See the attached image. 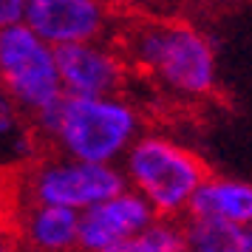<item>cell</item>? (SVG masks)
<instances>
[{
    "label": "cell",
    "mask_w": 252,
    "mask_h": 252,
    "mask_svg": "<svg viewBox=\"0 0 252 252\" xmlns=\"http://www.w3.org/2000/svg\"><path fill=\"white\" fill-rule=\"evenodd\" d=\"M136 65L182 96H207L218 82L216 48L204 32L179 20L139 23L127 34Z\"/></svg>",
    "instance_id": "2"
},
{
    "label": "cell",
    "mask_w": 252,
    "mask_h": 252,
    "mask_svg": "<svg viewBox=\"0 0 252 252\" xmlns=\"http://www.w3.org/2000/svg\"><path fill=\"white\" fill-rule=\"evenodd\" d=\"M0 82L23 114L37 116L63 96L57 51L26 23L0 32Z\"/></svg>",
    "instance_id": "4"
},
{
    "label": "cell",
    "mask_w": 252,
    "mask_h": 252,
    "mask_svg": "<svg viewBox=\"0 0 252 252\" xmlns=\"http://www.w3.org/2000/svg\"><path fill=\"white\" fill-rule=\"evenodd\" d=\"M77 210L51 204H29L20 216V244L26 252H74L80 250Z\"/></svg>",
    "instance_id": "9"
},
{
    "label": "cell",
    "mask_w": 252,
    "mask_h": 252,
    "mask_svg": "<svg viewBox=\"0 0 252 252\" xmlns=\"http://www.w3.org/2000/svg\"><path fill=\"white\" fill-rule=\"evenodd\" d=\"M0 252H26L23 244H20V235L0 227Z\"/></svg>",
    "instance_id": "15"
},
{
    "label": "cell",
    "mask_w": 252,
    "mask_h": 252,
    "mask_svg": "<svg viewBox=\"0 0 252 252\" xmlns=\"http://www.w3.org/2000/svg\"><path fill=\"white\" fill-rule=\"evenodd\" d=\"M26 190L32 204H51L85 213L127 190V182L122 167L114 164H88L68 156H51L29 170Z\"/></svg>",
    "instance_id": "5"
},
{
    "label": "cell",
    "mask_w": 252,
    "mask_h": 252,
    "mask_svg": "<svg viewBox=\"0 0 252 252\" xmlns=\"http://www.w3.org/2000/svg\"><path fill=\"white\" fill-rule=\"evenodd\" d=\"M26 9L29 0H0V32L26 23Z\"/></svg>",
    "instance_id": "14"
},
{
    "label": "cell",
    "mask_w": 252,
    "mask_h": 252,
    "mask_svg": "<svg viewBox=\"0 0 252 252\" xmlns=\"http://www.w3.org/2000/svg\"><path fill=\"white\" fill-rule=\"evenodd\" d=\"M122 173L130 190H136L156 218L187 216L193 195L207 182L204 159L164 133H142L122 159Z\"/></svg>",
    "instance_id": "3"
},
{
    "label": "cell",
    "mask_w": 252,
    "mask_h": 252,
    "mask_svg": "<svg viewBox=\"0 0 252 252\" xmlns=\"http://www.w3.org/2000/svg\"><path fill=\"white\" fill-rule=\"evenodd\" d=\"M187 218L252 224V184L232 176H207L190 201Z\"/></svg>",
    "instance_id": "10"
},
{
    "label": "cell",
    "mask_w": 252,
    "mask_h": 252,
    "mask_svg": "<svg viewBox=\"0 0 252 252\" xmlns=\"http://www.w3.org/2000/svg\"><path fill=\"white\" fill-rule=\"evenodd\" d=\"M20 105L12 99V94L6 91V85L0 82V139H14V148L23 142L29 133H23V127H20Z\"/></svg>",
    "instance_id": "13"
},
{
    "label": "cell",
    "mask_w": 252,
    "mask_h": 252,
    "mask_svg": "<svg viewBox=\"0 0 252 252\" xmlns=\"http://www.w3.org/2000/svg\"><path fill=\"white\" fill-rule=\"evenodd\" d=\"M187 252H252V224L184 218Z\"/></svg>",
    "instance_id": "11"
},
{
    "label": "cell",
    "mask_w": 252,
    "mask_h": 252,
    "mask_svg": "<svg viewBox=\"0 0 252 252\" xmlns=\"http://www.w3.org/2000/svg\"><path fill=\"white\" fill-rule=\"evenodd\" d=\"M108 17V0H29L26 9V26L51 48L102 43Z\"/></svg>",
    "instance_id": "6"
},
{
    "label": "cell",
    "mask_w": 252,
    "mask_h": 252,
    "mask_svg": "<svg viewBox=\"0 0 252 252\" xmlns=\"http://www.w3.org/2000/svg\"><path fill=\"white\" fill-rule=\"evenodd\" d=\"M63 91L82 99L116 96L125 85V63L105 43H80V46L54 48Z\"/></svg>",
    "instance_id": "7"
},
{
    "label": "cell",
    "mask_w": 252,
    "mask_h": 252,
    "mask_svg": "<svg viewBox=\"0 0 252 252\" xmlns=\"http://www.w3.org/2000/svg\"><path fill=\"white\" fill-rule=\"evenodd\" d=\"M105 252H187L184 227L170 218H156L148 229L127 241H119Z\"/></svg>",
    "instance_id": "12"
},
{
    "label": "cell",
    "mask_w": 252,
    "mask_h": 252,
    "mask_svg": "<svg viewBox=\"0 0 252 252\" xmlns=\"http://www.w3.org/2000/svg\"><path fill=\"white\" fill-rule=\"evenodd\" d=\"M156 221L153 207L136 193L122 190L119 195L85 210L80 216V252H105L119 241H127Z\"/></svg>",
    "instance_id": "8"
},
{
    "label": "cell",
    "mask_w": 252,
    "mask_h": 252,
    "mask_svg": "<svg viewBox=\"0 0 252 252\" xmlns=\"http://www.w3.org/2000/svg\"><path fill=\"white\" fill-rule=\"evenodd\" d=\"M34 133L51 142L60 156L88 164H114L125 159L130 145L142 136V119L122 96L82 99L63 94L57 102L32 116Z\"/></svg>",
    "instance_id": "1"
},
{
    "label": "cell",
    "mask_w": 252,
    "mask_h": 252,
    "mask_svg": "<svg viewBox=\"0 0 252 252\" xmlns=\"http://www.w3.org/2000/svg\"><path fill=\"white\" fill-rule=\"evenodd\" d=\"M119 3H130V6H139V3H148V0H119Z\"/></svg>",
    "instance_id": "16"
}]
</instances>
